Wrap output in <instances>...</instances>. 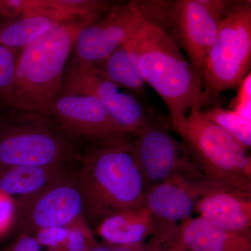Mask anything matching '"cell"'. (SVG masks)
Masks as SVG:
<instances>
[{"instance_id": "8992f818", "label": "cell", "mask_w": 251, "mask_h": 251, "mask_svg": "<svg viewBox=\"0 0 251 251\" xmlns=\"http://www.w3.org/2000/svg\"><path fill=\"white\" fill-rule=\"evenodd\" d=\"M251 1L237 0L219 25L201 72L207 105L226 90L237 89L251 72Z\"/></svg>"}, {"instance_id": "9a60e30c", "label": "cell", "mask_w": 251, "mask_h": 251, "mask_svg": "<svg viewBox=\"0 0 251 251\" xmlns=\"http://www.w3.org/2000/svg\"><path fill=\"white\" fill-rule=\"evenodd\" d=\"M195 209L201 217L221 228L251 232V194L215 186L200 198Z\"/></svg>"}, {"instance_id": "484cf974", "label": "cell", "mask_w": 251, "mask_h": 251, "mask_svg": "<svg viewBox=\"0 0 251 251\" xmlns=\"http://www.w3.org/2000/svg\"><path fill=\"white\" fill-rule=\"evenodd\" d=\"M69 233L68 227H51L39 229L34 237L41 246L57 249L64 245Z\"/></svg>"}, {"instance_id": "7c38bea8", "label": "cell", "mask_w": 251, "mask_h": 251, "mask_svg": "<svg viewBox=\"0 0 251 251\" xmlns=\"http://www.w3.org/2000/svg\"><path fill=\"white\" fill-rule=\"evenodd\" d=\"M219 25L199 0H178L176 22L169 36L184 50L201 77L203 64L217 38Z\"/></svg>"}, {"instance_id": "e0dca14e", "label": "cell", "mask_w": 251, "mask_h": 251, "mask_svg": "<svg viewBox=\"0 0 251 251\" xmlns=\"http://www.w3.org/2000/svg\"><path fill=\"white\" fill-rule=\"evenodd\" d=\"M157 223L145 206L118 211L97 226V232L109 244L134 245L145 243L156 232Z\"/></svg>"}, {"instance_id": "7a4b0ae2", "label": "cell", "mask_w": 251, "mask_h": 251, "mask_svg": "<svg viewBox=\"0 0 251 251\" xmlns=\"http://www.w3.org/2000/svg\"><path fill=\"white\" fill-rule=\"evenodd\" d=\"M105 13H90L59 23L20 50L12 108L49 115L63 94V77L77 36Z\"/></svg>"}, {"instance_id": "ffe728a7", "label": "cell", "mask_w": 251, "mask_h": 251, "mask_svg": "<svg viewBox=\"0 0 251 251\" xmlns=\"http://www.w3.org/2000/svg\"><path fill=\"white\" fill-rule=\"evenodd\" d=\"M143 21L170 35L178 11V0H131Z\"/></svg>"}, {"instance_id": "cb8c5ba5", "label": "cell", "mask_w": 251, "mask_h": 251, "mask_svg": "<svg viewBox=\"0 0 251 251\" xmlns=\"http://www.w3.org/2000/svg\"><path fill=\"white\" fill-rule=\"evenodd\" d=\"M68 227L69 233L62 247L64 251H87L99 244L94 239L85 218H80Z\"/></svg>"}, {"instance_id": "d4e9b609", "label": "cell", "mask_w": 251, "mask_h": 251, "mask_svg": "<svg viewBox=\"0 0 251 251\" xmlns=\"http://www.w3.org/2000/svg\"><path fill=\"white\" fill-rule=\"evenodd\" d=\"M229 110L251 122V74L249 72L237 88V94L229 106Z\"/></svg>"}, {"instance_id": "8fae6325", "label": "cell", "mask_w": 251, "mask_h": 251, "mask_svg": "<svg viewBox=\"0 0 251 251\" xmlns=\"http://www.w3.org/2000/svg\"><path fill=\"white\" fill-rule=\"evenodd\" d=\"M49 115L75 138L83 137L90 142L126 135L92 96L63 93L52 104Z\"/></svg>"}, {"instance_id": "7402d4cb", "label": "cell", "mask_w": 251, "mask_h": 251, "mask_svg": "<svg viewBox=\"0 0 251 251\" xmlns=\"http://www.w3.org/2000/svg\"><path fill=\"white\" fill-rule=\"evenodd\" d=\"M21 50L0 46V105L11 108L15 74Z\"/></svg>"}, {"instance_id": "f546056e", "label": "cell", "mask_w": 251, "mask_h": 251, "mask_svg": "<svg viewBox=\"0 0 251 251\" xmlns=\"http://www.w3.org/2000/svg\"><path fill=\"white\" fill-rule=\"evenodd\" d=\"M10 251H41V245L34 236L21 234Z\"/></svg>"}, {"instance_id": "4dcf8cb0", "label": "cell", "mask_w": 251, "mask_h": 251, "mask_svg": "<svg viewBox=\"0 0 251 251\" xmlns=\"http://www.w3.org/2000/svg\"><path fill=\"white\" fill-rule=\"evenodd\" d=\"M146 244L142 243L134 245H120V244H97L95 247L91 248L87 251H144Z\"/></svg>"}, {"instance_id": "5b68a950", "label": "cell", "mask_w": 251, "mask_h": 251, "mask_svg": "<svg viewBox=\"0 0 251 251\" xmlns=\"http://www.w3.org/2000/svg\"><path fill=\"white\" fill-rule=\"evenodd\" d=\"M188 154L208 181L251 194V158L233 137L193 109L181 129Z\"/></svg>"}, {"instance_id": "6da1fadb", "label": "cell", "mask_w": 251, "mask_h": 251, "mask_svg": "<svg viewBox=\"0 0 251 251\" xmlns=\"http://www.w3.org/2000/svg\"><path fill=\"white\" fill-rule=\"evenodd\" d=\"M128 135L91 142L77 156L84 217L97 227L118 211L143 206L146 187Z\"/></svg>"}, {"instance_id": "ac0fdd59", "label": "cell", "mask_w": 251, "mask_h": 251, "mask_svg": "<svg viewBox=\"0 0 251 251\" xmlns=\"http://www.w3.org/2000/svg\"><path fill=\"white\" fill-rule=\"evenodd\" d=\"M68 165L0 168V192L8 196H29L70 173Z\"/></svg>"}, {"instance_id": "d6986e66", "label": "cell", "mask_w": 251, "mask_h": 251, "mask_svg": "<svg viewBox=\"0 0 251 251\" xmlns=\"http://www.w3.org/2000/svg\"><path fill=\"white\" fill-rule=\"evenodd\" d=\"M133 36L96 67L117 85L144 98L146 96L147 84L138 66Z\"/></svg>"}, {"instance_id": "3957f363", "label": "cell", "mask_w": 251, "mask_h": 251, "mask_svg": "<svg viewBox=\"0 0 251 251\" xmlns=\"http://www.w3.org/2000/svg\"><path fill=\"white\" fill-rule=\"evenodd\" d=\"M133 41L144 80L166 104L177 132L191 110L207 105L201 75L171 36L145 21Z\"/></svg>"}, {"instance_id": "30bf717a", "label": "cell", "mask_w": 251, "mask_h": 251, "mask_svg": "<svg viewBox=\"0 0 251 251\" xmlns=\"http://www.w3.org/2000/svg\"><path fill=\"white\" fill-rule=\"evenodd\" d=\"M143 21L130 1L115 3L79 33L73 50L75 57L72 62L98 65L128 41Z\"/></svg>"}, {"instance_id": "4316f807", "label": "cell", "mask_w": 251, "mask_h": 251, "mask_svg": "<svg viewBox=\"0 0 251 251\" xmlns=\"http://www.w3.org/2000/svg\"><path fill=\"white\" fill-rule=\"evenodd\" d=\"M37 5L38 0H0V19L16 17Z\"/></svg>"}, {"instance_id": "277c9868", "label": "cell", "mask_w": 251, "mask_h": 251, "mask_svg": "<svg viewBox=\"0 0 251 251\" xmlns=\"http://www.w3.org/2000/svg\"><path fill=\"white\" fill-rule=\"evenodd\" d=\"M0 113V168L69 165L75 138L52 116L7 108Z\"/></svg>"}, {"instance_id": "ba28073f", "label": "cell", "mask_w": 251, "mask_h": 251, "mask_svg": "<svg viewBox=\"0 0 251 251\" xmlns=\"http://www.w3.org/2000/svg\"><path fill=\"white\" fill-rule=\"evenodd\" d=\"M63 93L92 96L108 112L124 134L133 135L154 118L136 96L117 85L94 65L71 62L63 77Z\"/></svg>"}, {"instance_id": "603a6c76", "label": "cell", "mask_w": 251, "mask_h": 251, "mask_svg": "<svg viewBox=\"0 0 251 251\" xmlns=\"http://www.w3.org/2000/svg\"><path fill=\"white\" fill-rule=\"evenodd\" d=\"M156 223V232L144 251H188L180 241L177 224L158 221Z\"/></svg>"}, {"instance_id": "52a82bcc", "label": "cell", "mask_w": 251, "mask_h": 251, "mask_svg": "<svg viewBox=\"0 0 251 251\" xmlns=\"http://www.w3.org/2000/svg\"><path fill=\"white\" fill-rule=\"evenodd\" d=\"M132 135L135 159L145 187L175 176L193 181L207 180L188 154L184 143L175 139L164 121L153 118Z\"/></svg>"}, {"instance_id": "83f0119b", "label": "cell", "mask_w": 251, "mask_h": 251, "mask_svg": "<svg viewBox=\"0 0 251 251\" xmlns=\"http://www.w3.org/2000/svg\"><path fill=\"white\" fill-rule=\"evenodd\" d=\"M16 201L0 192V236L6 233L14 224Z\"/></svg>"}, {"instance_id": "9c48e42d", "label": "cell", "mask_w": 251, "mask_h": 251, "mask_svg": "<svg viewBox=\"0 0 251 251\" xmlns=\"http://www.w3.org/2000/svg\"><path fill=\"white\" fill-rule=\"evenodd\" d=\"M84 210L76 172L71 171L38 192L18 198L14 225L21 234L34 236L46 227H69L84 217Z\"/></svg>"}, {"instance_id": "2e32d148", "label": "cell", "mask_w": 251, "mask_h": 251, "mask_svg": "<svg viewBox=\"0 0 251 251\" xmlns=\"http://www.w3.org/2000/svg\"><path fill=\"white\" fill-rule=\"evenodd\" d=\"M179 236L188 251H251V232L226 230L201 216L183 221Z\"/></svg>"}, {"instance_id": "44dd1931", "label": "cell", "mask_w": 251, "mask_h": 251, "mask_svg": "<svg viewBox=\"0 0 251 251\" xmlns=\"http://www.w3.org/2000/svg\"><path fill=\"white\" fill-rule=\"evenodd\" d=\"M201 112L207 120L219 126L233 137L246 150L248 151L250 150L251 122L239 116L229 109L221 107H211L205 110H201Z\"/></svg>"}, {"instance_id": "5bb4252c", "label": "cell", "mask_w": 251, "mask_h": 251, "mask_svg": "<svg viewBox=\"0 0 251 251\" xmlns=\"http://www.w3.org/2000/svg\"><path fill=\"white\" fill-rule=\"evenodd\" d=\"M80 15L55 7L50 0H38L34 9L16 17L0 19V46L21 50L59 23Z\"/></svg>"}, {"instance_id": "4fadbf2b", "label": "cell", "mask_w": 251, "mask_h": 251, "mask_svg": "<svg viewBox=\"0 0 251 251\" xmlns=\"http://www.w3.org/2000/svg\"><path fill=\"white\" fill-rule=\"evenodd\" d=\"M216 184L208 180L193 181L182 176L146 188L143 206L156 221L176 224L191 217L200 198Z\"/></svg>"}, {"instance_id": "1f68e13d", "label": "cell", "mask_w": 251, "mask_h": 251, "mask_svg": "<svg viewBox=\"0 0 251 251\" xmlns=\"http://www.w3.org/2000/svg\"><path fill=\"white\" fill-rule=\"evenodd\" d=\"M47 251H64V250H63L62 247H61L57 248V249H50L49 250Z\"/></svg>"}, {"instance_id": "f1b7e54d", "label": "cell", "mask_w": 251, "mask_h": 251, "mask_svg": "<svg viewBox=\"0 0 251 251\" xmlns=\"http://www.w3.org/2000/svg\"><path fill=\"white\" fill-rule=\"evenodd\" d=\"M219 23L229 14L237 0H199Z\"/></svg>"}]
</instances>
